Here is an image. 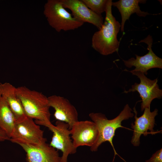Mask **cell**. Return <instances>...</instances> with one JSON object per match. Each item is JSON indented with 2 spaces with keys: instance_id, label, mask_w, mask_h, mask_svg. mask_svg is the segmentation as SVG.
I'll return each mask as SVG.
<instances>
[{
  "instance_id": "obj_1",
  "label": "cell",
  "mask_w": 162,
  "mask_h": 162,
  "mask_svg": "<svg viewBox=\"0 0 162 162\" xmlns=\"http://www.w3.org/2000/svg\"><path fill=\"white\" fill-rule=\"evenodd\" d=\"M112 0H108L104 21L101 28L94 34L92 38V47L104 56L118 51L120 44L117 35L121 25L112 14Z\"/></svg>"
},
{
  "instance_id": "obj_2",
  "label": "cell",
  "mask_w": 162,
  "mask_h": 162,
  "mask_svg": "<svg viewBox=\"0 0 162 162\" xmlns=\"http://www.w3.org/2000/svg\"><path fill=\"white\" fill-rule=\"evenodd\" d=\"M16 93L27 116L35 119L38 125L44 126L51 123L48 97L41 92L25 86L16 88Z\"/></svg>"
},
{
  "instance_id": "obj_3",
  "label": "cell",
  "mask_w": 162,
  "mask_h": 162,
  "mask_svg": "<svg viewBox=\"0 0 162 162\" xmlns=\"http://www.w3.org/2000/svg\"><path fill=\"white\" fill-rule=\"evenodd\" d=\"M133 110L128 104H126L122 110L116 118L108 119L105 115L100 112H91L89 116L97 125L99 132V135L97 142L90 149L92 152H96L99 146L103 143L108 142L112 146L114 152V156L112 162L114 161L116 155H118L114 147L112 140L116 130L120 128L131 130L122 125L124 120L132 118L134 116Z\"/></svg>"
},
{
  "instance_id": "obj_4",
  "label": "cell",
  "mask_w": 162,
  "mask_h": 162,
  "mask_svg": "<svg viewBox=\"0 0 162 162\" xmlns=\"http://www.w3.org/2000/svg\"><path fill=\"white\" fill-rule=\"evenodd\" d=\"M44 14L49 25L58 32L74 30L84 23L68 12L60 0H48L44 6Z\"/></svg>"
},
{
  "instance_id": "obj_5",
  "label": "cell",
  "mask_w": 162,
  "mask_h": 162,
  "mask_svg": "<svg viewBox=\"0 0 162 162\" xmlns=\"http://www.w3.org/2000/svg\"><path fill=\"white\" fill-rule=\"evenodd\" d=\"M13 142L37 145L46 142L44 131L33 119L28 116L16 121L10 137Z\"/></svg>"
},
{
  "instance_id": "obj_6",
  "label": "cell",
  "mask_w": 162,
  "mask_h": 162,
  "mask_svg": "<svg viewBox=\"0 0 162 162\" xmlns=\"http://www.w3.org/2000/svg\"><path fill=\"white\" fill-rule=\"evenodd\" d=\"M45 126L53 133L50 145L60 150L62 152L61 157L62 162H67L69 155L75 153L77 149L74 146L70 138L69 125L65 122L57 121L55 125L51 123Z\"/></svg>"
},
{
  "instance_id": "obj_7",
  "label": "cell",
  "mask_w": 162,
  "mask_h": 162,
  "mask_svg": "<svg viewBox=\"0 0 162 162\" xmlns=\"http://www.w3.org/2000/svg\"><path fill=\"white\" fill-rule=\"evenodd\" d=\"M128 71L133 75L137 76L140 79L139 83H135L128 90H125L124 93L138 92L141 98V110L142 111L146 108L150 107L152 100L160 99L162 96V90L159 88L157 84L158 79L151 80L148 78L144 74L139 71Z\"/></svg>"
},
{
  "instance_id": "obj_8",
  "label": "cell",
  "mask_w": 162,
  "mask_h": 162,
  "mask_svg": "<svg viewBox=\"0 0 162 162\" xmlns=\"http://www.w3.org/2000/svg\"><path fill=\"white\" fill-rule=\"evenodd\" d=\"M73 143L75 148L92 146L98 138L99 132L96 124L90 121H78L70 129Z\"/></svg>"
},
{
  "instance_id": "obj_9",
  "label": "cell",
  "mask_w": 162,
  "mask_h": 162,
  "mask_svg": "<svg viewBox=\"0 0 162 162\" xmlns=\"http://www.w3.org/2000/svg\"><path fill=\"white\" fill-rule=\"evenodd\" d=\"M153 42L152 36L150 34L141 40L139 43L143 42L148 45V52L142 56L135 55L136 58L132 57L127 60H123L125 65L128 68L134 66L135 68L132 71L140 72L145 75L147 74L148 70L151 69H162V59L157 56L152 51Z\"/></svg>"
},
{
  "instance_id": "obj_10",
  "label": "cell",
  "mask_w": 162,
  "mask_h": 162,
  "mask_svg": "<svg viewBox=\"0 0 162 162\" xmlns=\"http://www.w3.org/2000/svg\"><path fill=\"white\" fill-rule=\"evenodd\" d=\"M133 110L135 114V120L134 124L132 123L131 124L133 133L131 142L134 146H138L140 144V137L142 135L147 136L149 134L148 130L151 134H154L156 133L154 128L156 124L155 118L158 114V110L155 109L154 111L151 112L150 107L146 108L142 115L139 117H137V112L135 107Z\"/></svg>"
},
{
  "instance_id": "obj_11",
  "label": "cell",
  "mask_w": 162,
  "mask_h": 162,
  "mask_svg": "<svg viewBox=\"0 0 162 162\" xmlns=\"http://www.w3.org/2000/svg\"><path fill=\"white\" fill-rule=\"evenodd\" d=\"M18 144L26 153L27 162H62L58 151L46 142L37 145Z\"/></svg>"
},
{
  "instance_id": "obj_12",
  "label": "cell",
  "mask_w": 162,
  "mask_h": 162,
  "mask_svg": "<svg viewBox=\"0 0 162 162\" xmlns=\"http://www.w3.org/2000/svg\"><path fill=\"white\" fill-rule=\"evenodd\" d=\"M48 98L50 107L55 110V119L68 123L70 130L73 124L78 121V113L75 106L62 96L54 95Z\"/></svg>"
},
{
  "instance_id": "obj_13",
  "label": "cell",
  "mask_w": 162,
  "mask_h": 162,
  "mask_svg": "<svg viewBox=\"0 0 162 162\" xmlns=\"http://www.w3.org/2000/svg\"><path fill=\"white\" fill-rule=\"evenodd\" d=\"M63 7L72 12V15L83 22L91 23L100 30L104 23L101 15L96 14L88 8L81 0H60Z\"/></svg>"
},
{
  "instance_id": "obj_14",
  "label": "cell",
  "mask_w": 162,
  "mask_h": 162,
  "mask_svg": "<svg viewBox=\"0 0 162 162\" xmlns=\"http://www.w3.org/2000/svg\"><path fill=\"white\" fill-rule=\"evenodd\" d=\"M0 94L7 102L16 121L27 116L21 102L16 93V88L8 82H0Z\"/></svg>"
},
{
  "instance_id": "obj_15",
  "label": "cell",
  "mask_w": 162,
  "mask_h": 162,
  "mask_svg": "<svg viewBox=\"0 0 162 162\" xmlns=\"http://www.w3.org/2000/svg\"><path fill=\"white\" fill-rule=\"evenodd\" d=\"M146 0H120L112 2V6L116 7L120 12L122 17L121 30L124 32V25L127 20H129L130 15L134 13L140 17H145L148 15L152 14L148 12L142 11L139 5V3L145 4Z\"/></svg>"
},
{
  "instance_id": "obj_16",
  "label": "cell",
  "mask_w": 162,
  "mask_h": 162,
  "mask_svg": "<svg viewBox=\"0 0 162 162\" xmlns=\"http://www.w3.org/2000/svg\"><path fill=\"white\" fill-rule=\"evenodd\" d=\"M16 122L7 102L0 94V128L10 137Z\"/></svg>"
},
{
  "instance_id": "obj_17",
  "label": "cell",
  "mask_w": 162,
  "mask_h": 162,
  "mask_svg": "<svg viewBox=\"0 0 162 162\" xmlns=\"http://www.w3.org/2000/svg\"><path fill=\"white\" fill-rule=\"evenodd\" d=\"M86 5L96 14L101 15L105 11L108 0H81Z\"/></svg>"
},
{
  "instance_id": "obj_18",
  "label": "cell",
  "mask_w": 162,
  "mask_h": 162,
  "mask_svg": "<svg viewBox=\"0 0 162 162\" xmlns=\"http://www.w3.org/2000/svg\"><path fill=\"white\" fill-rule=\"evenodd\" d=\"M145 162H162V148L157 151Z\"/></svg>"
},
{
  "instance_id": "obj_19",
  "label": "cell",
  "mask_w": 162,
  "mask_h": 162,
  "mask_svg": "<svg viewBox=\"0 0 162 162\" xmlns=\"http://www.w3.org/2000/svg\"><path fill=\"white\" fill-rule=\"evenodd\" d=\"M10 140V137L6 133L0 128V141Z\"/></svg>"
}]
</instances>
